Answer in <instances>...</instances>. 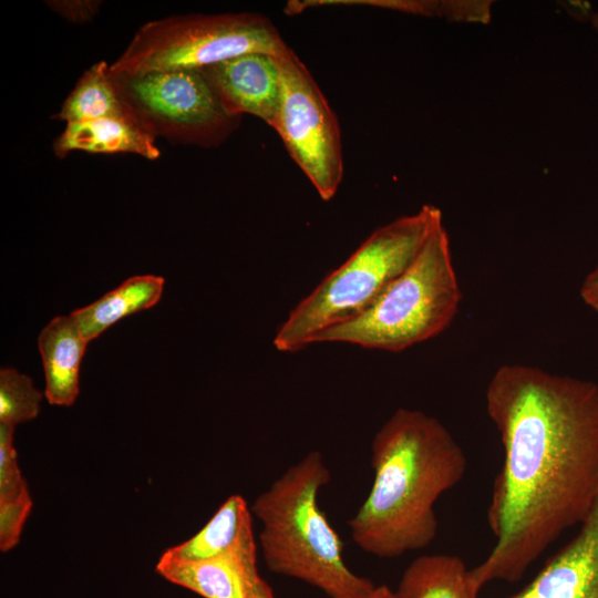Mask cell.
I'll return each instance as SVG.
<instances>
[{
    "mask_svg": "<svg viewBox=\"0 0 598 598\" xmlns=\"http://www.w3.org/2000/svg\"><path fill=\"white\" fill-rule=\"evenodd\" d=\"M371 465V489L348 520L352 540L386 559L427 547L437 534L436 501L465 475L462 446L435 416L399 408L373 437Z\"/></svg>",
    "mask_w": 598,
    "mask_h": 598,
    "instance_id": "2",
    "label": "cell"
},
{
    "mask_svg": "<svg viewBox=\"0 0 598 598\" xmlns=\"http://www.w3.org/2000/svg\"><path fill=\"white\" fill-rule=\"evenodd\" d=\"M394 598H478L470 569L457 555L430 554L404 569Z\"/></svg>",
    "mask_w": 598,
    "mask_h": 598,
    "instance_id": "16",
    "label": "cell"
},
{
    "mask_svg": "<svg viewBox=\"0 0 598 598\" xmlns=\"http://www.w3.org/2000/svg\"><path fill=\"white\" fill-rule=\"evenodd\" d=\"M368 598H394V594L390 587L379 585Z\"/></svg>",
    "mask_w": 598,
    "mask_h": 598,
    "instance_id": "23",
    "label": "cell"
},
{
    "mask_svg": "<svg viewBox=\"0 0 598 598\" xmlns=\"http://www.w3.org/2000/svg\"><path fill=\"white\" fill-rule=\"evenodd\" d=\"M507 598H598V493L576 535Z\"/></svg>",
    "mask_w": 598,
    "mask_h": 598,
    "instance_id": "11",
    "label": "cell"
},
{
    "mask_svg": "<svg viewBox=\"0 0 598 598\" xmlns=\"http://www.w3.org/2000/svg\"><path fill=\"white\" fill-rule=\"evenodd\" d=\"M165 279L161 276H134L71 316L90 342L121 319L154 307L162 297Z\"/></svg>",
    "mask_w": 598,
    "mask_h": 598,
    "instance_id": "15",
    "label": "cell"
},
{
    "mask_svg": "<svg viewBox=\"0 0 598 598\" xmlns=\"http://www.w3.org/2000/svg\"><path fill=\"white\" fill-rule=\"evenodd\" d=\"M112 74L131 114L155 137L212 147L238 126L240 117L224 110L200 69Z\"/></svg>",
    "mask_w": 598,
    "mask_h": 598,
    "instance_id": "7",
    "label": "cell"
},
{
    "mask_svg": "<svg viewBox=\"0 0 598 598\" xmlns=\"http://www.w3.org/2000/svg\"><path fill=\"white\" fill-rule=\"evenodd\" d=\"M87 343L71 315L53 318L41 330L38 347L45 377L44 396L50 404L71 406L75 402Z\"/></svg>",
    "mask_w": 598,
    "mask_h": 598,
    "instance_id": "12",
    "label": "cell"
},
{
    "mask_svg": "<svg viewBox=\"0 0 598 598\" xmlns=\"http://www.w3.org/2000/svg\"><path fill=\"white\" fill-rule=\"evenodd\" d=\"M290 48L258 13L171 16L145 22L110 64L114 74L203 69L246 53L283 56Z\"/></svg>",
    "mask_w": 598,
    "mask_h": 598,
    "instance_id": "6",
    "label": "cell"
},
{
    "mask_svg": "<svg viewBox=\"0 0 598 598\" xmlns=\"http://www.w3.org/2000/svg\"><path fill=\"white\" fill-rule=\"evenodd\" d=\"M579 293L581 300L598 315V262L582 280Z\"/></svg>",
    "mask_w": 598,
    "mask_h": 598,
    "instance_id": "22",
    "label": "cell"
},
{
    "mask_svg": "<svg viewBox=\"0 0 598 598\" xmlns=\"http://www.w3.org/2000/svg\"><path fill=\"white\" fill-rule=\"evenodd\" d=\"M281 99L272 128L323 200L334 197L343 177L339 125L307 66L290 49L278 58Z\"/></svg>",
    "mask_w": 598,
    "mask_h": 598,
    "instance_id": "8",
    "label": "cell"
},
{
    "mask_svg": "<svg viewBox=\"0 0 598 598\" xmlns=\"http://www.w3.org/2000/svg\"><path fill=\"white\" fill-rule=\"evenodd\" d=\"M485 405L503 464L486 513L495 544L470 569L480 591L492 581H518L580 525L598 493V382L506 363L489 380Z\"/></svg>",
    "mask_w": 598,
    "mask_h": 598,
    "instance_id": "1",
    "label": "cell"
},
{
    "mask_svg": "<svg viewBox=\"0 0 598 598\" xmlns=\"http://www.w3.org/2000/svg\"><path fill=\"white\" fill-rule=\"evenodd\" d=\"M43 394L31 378L12 368L0 371V424L16 426L38 416Z\"/></svg>",
    "mask_w": 598,
    "mask_h": 598,
    "instance_id": "18",
    "label": "cell"
},
{
    "mask_svg": "<svg viewBox=\"0 0 598 598\" xmlns=\"http://www.w3.org/2000/svg\"><path fill=\"white\" fill-rule=\"evenodd\" d=\"M14 426L0 424V504L30 496L13 444Z\"/></svg>",
    "mask_w": 598,
    "mask_h": 598,
    "instance_id": "19",
    "label": "cell"
},
{
    "mask_svg": "<svg viewBox=\"0 0 598 598\" xmlns=\"http://www.w3.org/2000/svg\"><path fill=\"white\" fill-rule=\"evenodd\" d=\"M124 116L134 117L117 91L110 64L99 61L82 74L51 118L73 123Z\"/></svg>",
    "mask_w": 598,
    "mask_h": 598,
    "instance_id": "17",
    "label": "cell"
},
{
    "mask_svg": "<svg viewBox=\"0 0 598 598\" xmlns=\"http://www.w3.org/2000/svg\"><path fill=\"white\" fill-rule=\"evenodd\" d=\"M155 569L166 580L204 598H276L258 571L256 540L203 561L159 557Z\"/></svg>",
    "mask_w": 598,
    "mask_h": 598,
    "instance_id": "10",
    "label": "cell"
},
{
    "mask_svg": "<svg viewBox=\"0 0 598 598\" xmlns=\"http://www.w3.org/2000/svg\"><path fill=\"white\" fill-rule=\"evenodd\" d=\"M461 300L450 239L442 223L409 267L372 305L319 333L313 343L340 342L401 352L448 328Z\"/></svg>",
    "mask_w": 598,
    "mask_h": 598,
    "instance_id": "5",
    "label": "cell"
},
{
    "mask_svg": "<svg viewBox=\"0 0 598 598\" xmlns=\"http://www.w3.org/2000/svg\"><path fill=\"white\" fill-rule=\"evenodd\" d=\"M442 223L441 210L424 205L413 215L377 228L289 312L274 337L275 348L300 351L313 344L319 333L363 312L409 267Z\"/></svg>",
    "mask_w": 598,
    "mask_h": 598,
    "instance_id": "4",
    "label": "cell"
},
{
    "mask_svg": "<svg viewBox=\"0 0 598 598\" xmlns=\"http://www.w3.org/2000/svg\"><path fill=\"white\" fill-rule=\"evenodd\" d=\"M155 140L134 117H106L66 123L53 143V151L56 157L80 151L91 154L130 153L154 161L161 156Z\"/></svg>",
    "mask_w": 598,
    "mask_h": 598,
    "instance_id": "13",
    "label": "cell"
},
{
    "mask_svg": "<svg viewBox=\"0 0 598 598\" xmlns=\"http://www.w3.org/2000/svg\"><path fill=\"white\" fill-rule=\"evenodd\" d=\"M251 515L250 506L241 495H230L198 533L168 548L161 557L203 561L230 553L256 540Z\"/></svg>",
    "mask_w": 598,
    "mask_h": 598,
    "instance_id": "14",
    "label": "cell"
},
{
    "mask_svg": "<svg viewBox=\"0 0 598 598\" xmlns=\"http://www.w3.org/2000/svg\"><path fill=\"white\" fill-rule=\"evenodd\" d=\"M330 480L322 454L311 451L256 497L250 509L261 523L262 557L270 571L329 598H368L377 585L348 567L343 543L319 507V492Z\"/></svg>",
    "mask_w": 598,
    "mask_h": 598,
    "instance_id": "3",
    "label": "cell"
},
{
    "mask_svg": "<svg viewBox=\"0 0 598 598\" xmlns=\"http://www.w3.org/2000/svg\"><path fill=\"white\" fill-rule=\"evenodd\" d=\"M31 495L14 502L0 504V550L8 551L17 546L23 526L32 509Z\"/></svg>",
    "mask_w": 598,
    "mask_h": 598,
    "instance_id": "20",
    "label": "cell"
},
{
    "mask_svg": "<svg viewBox=\"0 0 598 598\" xmlns=\"http://www.w3.org/2000/svg\"><path fill=\"white\" fill-rule=\"evenodd\" d=\"M200 71L230 116L250 114L272 127L281 99L278 58L267 53H246Z\"/></svg>",
    "mask_w": 598,
    "mask_h": 598,
    "instance_id": "9",
    "label": "cell"
},
{
    "mask_svg": "<svg viewBox=\"0 0 598 598\" xmlns=\"http://www.w3.org/2000/svg\"><path fill=\"white\" fill-rule=\"evenodd\" d=\"M47 6L59 16L72 23L91 21L99 12L101 1L95 0H64L47 1Z\"/></svg>",
    "mask_w": 598,
    "mask_h": 598,
    "instance_id": "21",
    "label": "cell"
}]
</instances>
